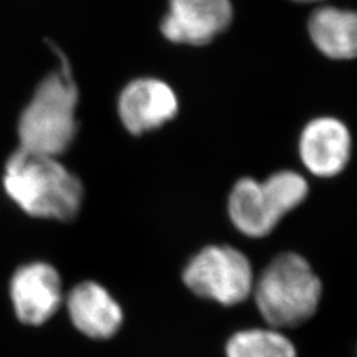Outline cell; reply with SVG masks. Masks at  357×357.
<instances>
[{"label":"cell","instance_id":"1","mask_svg":"<svg viewBox=\"0 0 357 357\" xmlns=\"http://www.w3.org/2000/svg\"><path fill=\"white\" fill-rule=\"evenodd\" d=\"M3 188L28 216L73 221L82 206L84 185L57 156L17 149L4 166Z\"/></svg>","mask_w":357,"mask_h":357},{"label":"cell","instance_id":"2","mask_svg":"<svg viewBox=\"0 0 357 357\" xmlns=\"http://www.w3.org/2000/svg\"><path fill=\"white\" fill-rule=\"evenodd\" d=\"M252 298L266 326L293 330L317 315L323 281L306 257L282 252L255 275Z\"/></svg>","mask_w":357,"mask_h":357},{"label":"cell","instance_id":"3","mask_svg":"<svg viewBox=\"0 0 357 357\" xmlns=\"http://www.w3.org/2000/svg\"><path fill=\"white\" fill-rule=\"evenodd\" d=\"M54 52L59 66L40 81L23 109L17 135L20 149L59 158L76 138L78 88L66 57Z\"/></svg>","mask_w":357,"mask_h":357},{"label":"cell","instance_id":"4","mask_svg":"<svg viewBox=\"0 0 357 357\" xmlns=\"http://www.w3.org/2000/svg\"><path fill=\"white\" fill-rule=\"evenodd\" d=\"M307 195L306 178L290 169L275 172L265 181L240 178L228 200L230 222L249 238H264L306 200Z\"/></svg>","mask_w":357,"mask_h":357},{"label":"cell","instance_id":"5","mask_svg":"<svg viewBox=\"0 0 357 357\" xmlns=\"http://www.w3.org/2000/svg\"><path fill=\"white\" fill-rule=\"evenodd\" d=\"M183 284L193 295L224 307L240 306L252 298L255 273L243 250L230 245H208L187 262Z\"/></svg>","mask_w":357,"mask_h":357},{"label":"cell","instance_id":"6","mask_svg":"<svg viewBox=\"0 0 357 357\" xmlns=\"http://www.w3.org/2000/svg\"><path fill=\"white\" fill-rule=\"evenodd\" d=\"M13 310L26 326H41L63 305V281L47 262L26 264L15 271L10 284Z\"/></svg>","mask_w":357,"mask_h":357},{"label":"cell","instance_id":"7","mask_svg":"<svg viewBox=\"0 0 357 357\" xmlns=\"http://www.w3.org/2000/svg\"><path fill=\"white\" fill-rule=\"evenodd\" d=\"M231 17L230 0H168L160 31L171 43L199 47L224 32Z\"/></svg>","mask_w":357,"mask_h":357},{"label":"cell","instance_id":"8","mask_svg":"<svg viewBox=\"0 0 357 357\" xmlns=\"http://www.w3.org/2000/svg\"><path fill=\"white\" fill-rule=\"evenodd\" d=\"M178 112L176 93L165 81L151 77L131 81L118 98L121 122L134 135L166 125Z\"/></svg>","mask_w":357,"mask_h":357},{"label":"cell","instance_id":"9","mask_svg":"<svg viewBox=\"0 0 357 357\" xmlns=\"http://www.w3.org/2000/svg\"><path fill=\"white\" fill-rule=\"evenodd\" d=\"M65 305L77 331L91 340H110L123 327V308L100 282H79L68 294Z\"/></svg>","mask_w":357,"mask_h":357},{"label":"cell","instance_id":"10","mask_svg":"<svg viewBox=\"0 0 357 357\" xmlns=\"http://www.w3.org/2000/svg\"><path fill=\"white\" fill-rule=\"evenodd\" d=\"M352 150L349 130L332 116H320L303 128L299 156L307 169L319 178H333L344 169Z\"/></svg>","mask_w":357,"mask_h":357},{"label":"cell","instance_id":"11","mask_svg":"<svg viewBox=\"0 0 357 357\" xmlns=\"http://www.w3.org/2000/svg\"><path fill=\"white\" fill-rule=\"evenodd\" d=\"M308 33L314 45L333 60L356 56L357 17L355 13L336 7H320L311 13Z\"/></svg>","mask_w":357,"mask_h":357},{"label":"cell","instance_id":"12","mask_svg":"<svg viewBox=\"0 0 357 357\" xmlns=\"http://www.w3.org/2000/svg\"><path fill=\"white\" fill-rule=\"evenodd\" d=\"M224 354L225 357H299L293 340L282 330L268 326L233 332Z\"/></svg>","mask_w":357,"mask_h":357},{"label":"cell","instance_id":"13","mask_svg":"<svg viewBox=\"0 0 357 357\" xmlns=\"http://www.w3.org/2000/svg\"><path fill=\"white\" fill-rule=\"evenodd\" d=\"M294 1H299V3H311V1H319V0H294Z\"/></svg>","mask_w":357,"mask_h":357}]
</instances>
